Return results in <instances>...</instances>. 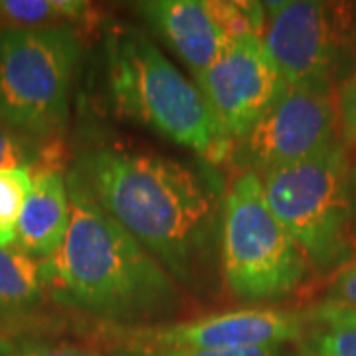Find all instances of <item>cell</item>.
I'll return each mask as SVG.
<instances>
[{"instance_id":"obj_3","label":"cell","mask_w":356,"mask_h":356,"mask_svg":"<svg viewBox=\"0 0 356 356\" xmlns=\"http://www.w3.org/2000/svg\"><path fill=\"white\" fill-rule=\"evenodd\" d=\"M107 64L119 113L191 149L206 165L232 156V140L202 91L139 30H115L107 44Z\"/></svg>"},{"instance_id":"obj_1","label":"cell","mask_w":356,"mask_h":356,"mask_svg":"<svg viewBox=\"0 0 356 356\" xmlns=\"http://www.w3.org/2000/svg\"><path fill=\"white\" fill-rule=\"evenodd\" d=\"M210 166L99 147L81 154L74 170L172 280L192 285L210 261L222 224V180Z\"/></svg>"},{"instance_id":"obj_17","label":"cell","mask_w":356,"mask_h":356,"mask_svg":"<svg viewBox=\"0 0 356 356\" xmlns=\"http://www.w3.org/2000/svg\"><path fill=\"white\" fill-rule=\"evenodd\" d=\"M305 356H356V327L321 325L307 341Z\"/></svg>"},{"instance_id":"obj_24","label":"cell","mask_w":356,"mask_h":356,"mask_svg":"<svg viewBox=\"0 0 356 356\" xmlns=\"http://www.w3.org/2000/svg\"><path fill=\"white\" fill-rule=\"evenodd\" d=\"M350 184H353V198H355V210H356V159L350 165Z\"/></svg>"},{"instance_id":"obj_18","label":"cell","mask_w":356,"mask_h":356,"mask_svg":"<svg viewBox=\"0 0 356 356\" xmlns=\"http://www.w3.org/2000/svg\"><path fill=\"white\" fill-rule=\"evenodd\" d=\"M40 154V149L30 137L0 121V172L14 170L20 166H30L34 170L32 165L38 161Z\"/></svg>"},{"instance_id":"obj_8","label":"cell","mask_w":356,"mask_h":356,"mask_svg":"<svg viewBox=\"0 0 356 356\" xmlns=\"http://www.w3.org/2000/svg\"><path fill=\"white\" fill-rule=\"evenodd\" d=\"M307 315L283 309H240L214 313L206 317L137 325V327H107L105 331L123 348H153V350H228L283 346L301 341L305 334Z\"/></svg>"},{"instance_id":"obj_20","label":"cell","mask_w":356,"mask_h":356,"mask_svg":"<svg viewBox=\"0 0 356 356\" xmlns=\"http://www.w3.org/2000/svg\"><path fill=\"white\" fill-rule=\"evenodd\" d=\"M339 133L344 147L356 145V72L343 83L337 95Z\"/></svg>"},{"instance_id":"obj_23","label":"cell","mask_w":356,"mask_h":356,"mask_svg":"<svg viewBox=\"0 0 356 356\" xmlns=\"http://www.w3.org/2000/svg\"><path fill=\"white\" fill-rule=\"evenodd\" d=\"M307 318L315 321L318 325H341V327H356V307L331 305L318 303L309 313Z\"/></svg>"},{"instance_id":"obj_19","label":"cell","mask_w":356,"mask_h":356,"mask_svg":"<svg viewBox=\"0 0 356 356\" xmlns=\"http://www.w3.org/2000/svg\"><path fill=\"white\" fill-rule=\"evenodd\" d=\"M0 356H99L81 346L48 341H8L0 343Z\"/></svg>"},{"instance_id":"obj_4","label":"cell","mask_w":356,"mask_h":356,"mask_svg":"<svg viewBox=\"0 0 356 356\" xmlns=\"http://www.w3.org/2000/svg\"><path fill=\"white\" fill-rule=\"evenodd\" d=\"M266 200L311 269L331 273L356 254V210L343 140L261 175Z\"/></svg>"},{"instance_id":"obj_6","label":"cell","mask_w":356,"mask_h":356,"mask_svg":"<svg viewBox=\"0 0 356 356\" xmlns=\"http://www.w3.org/2000/svg\"><path fill=\"white\" fill-rule=\"evenodd\" d=\"M81 56L76 28H6L0 34V121L30 139L64 127Z\"/></svg>"},{"instance_id":"obj_2","label":"cell","mask_w":356,"mask_h":356,"mask_svg":"<svg viewBox=\"0 0 356 356\" xmlns=\"http://www.w3.org/2000/svg\"><path fill=\"white\" fill-rule=\"evenodd\" d=\"M70 226L46 259L48 283L72 303L115 327L175 315L177 281L91 196L76 170L67 177Z\"/></svg>"},{"instance_id":"obj_12","label":"cell","mask_w":356,"mask_h":356,"mask_svg":"<svg viewBox=\"0 0 356 356\" xmlns=\"http://www.w3.org/2000/svg\"><path fill=\"white\" fill-rule=\"evenodd\" d=\"M70 226V192L60 170L34 172L16 228V245L38 259H50L62 248Z\"/></svg>"},{"instance_id":"obj_15","label":"cell","mask_w":356,"mask_h":356,"mask_svg":"<svg viewBox=\"0 0 356 356\" xmlns=\"http://www.w3.org/2000/svg\"><path fill=\"white\" fill-rule=\"evenodd\" d=\"M218 26L228 40L255 36L264 38L267 13L264 2L250 0H206Z\"/></svg>"},{"instance_id":"obj_11","label":"cell","mask_w":356,"mask_h":356,"mask_svg":"<svg viewBox=\"0 0 356 356\" xmlns=\"http://www.w3.org/2000/svg\"><path fill=\"white\" fill-rule=\"evenodd\" d=\"M137 10L168 42V46L200 76L220 58L229 44L206 0H149Z\"/></svg>"},{"instance_id":"obj_14","label":"cell","mask_w":356,"mask_h":356,"mask_svg":"<svg viewBox=\"0 0 356 356\" xmlns=\"http://www.w3.org/2000/svg\"><path fill=\"white\" fill-rule=\"evenodd\" d=\"M91 14V4L81 0H0V20L10 28H74Z\"/></svg>"},{"instance_id":"obj_21","label":"cell","mask_w":356,"mask_h":356,"mask_svg":"<svg viewBox=\"0 0 356 356\" xmlns=\"http://www.w3.org/2000/svg\"><path fill=\"white\" fill-rule=\"evenodd\" d=\"M123 356H285L281 346L228 348V350H153V348H123Z\"/></svg>"},{"instance_id":"obj_16","label":"cell","mask_w":356,"mask_h":356,"mask_svg":"<svg viewBox=\"0 0 356 356\" xmlns=\"http://www.w3.org/2000/svg\"><path fill=\"white\" fill-rule=\"evenodd\" d=\"M34 170L20 166L0 172V248L16 243V228L28 192L32 188Z\"/></svg>"},{"instance_id":"obj_13","label":"cell","mask_w":356,"mask_h":356,"mask_svg":"<svg viewBox=\"0 0 356 356\" xmlns=\"http://www.w3.org/2000/svg\"><path fill=\"white\" fill-rule=\"evenodd\" d=\"M46 285V259L26 254L18 245L0 248V317L38 305Z\"/></svg>"},{"instance_id":"obj_5","label":"cell","mask_w":356,"mask_h":356,"mask_svg":"<svg viewBox=\"0 0 356 356\" xmlns=\"http://www.w3.org/2000/svg\"><path fill=\"white\" fill-rule=\"evenodd\" d=\"M220 254L229 293L248 303L291 295L311 271L297 243L273 216L261 177L252 170L240 172L224 196Z\"/></svg>"},{"instance_id":"obj_22","label":"cell","mask_w":356,"mask_h":356,"mask_svg":"<svg viewBox=\"0 0 356 356\" xmlns=\"http://www.w3.org/2000/svg\"><path fill=\"white\" fill-rule=\"evenodd\" d=\"M325 303L356 307V264L346 266L337 275V280L331 285Z\"/></svg>"},{"instance_id":"obj_10","label":"cell","mask_w":356,"mask_h":356,"mask_svg":"<svg viewBox=\"0 0 356 356\" xmlns=\"http://www.w3.org/2000/svg\"><path fill=\"white\" fill-rule=\"evenodd\" d=\"M194 83L212 107L232 147L254 129L285 88L264 40L255 36L229 40L216 62L194 77Z\"/></svg>"},{"instance_id":"obj_7","label":"cell","mask_w":356,"mask_h":356,"mask_svg":"<svg viewBox=\"0 0 356 356\" xmlns=\"http://www.w3.org/2000/svg\"><path fill=\"white\" fill-rule=\"evenodd\" d=\"M337 131L339 111L332 83L285 86L254 129L234 143L232 159L242 172L252 170L261 177L327 151L341 140Z\"/></svg>"},{"instance_id":"obj_9","label":"cell","mask_w":356,"mask_h":356,"mask_svg":"<svg viewBox=\"0 0 356 356\" xmlns=\"http://www.w3.org/2000/svg\"><path fill=\"white\" fill-rule=\"evenodd\" d=\"M264 4L267 22L261 40L283 83H332L346 30L341 13L315 0Z\"/></svg>"}]
</instances>
